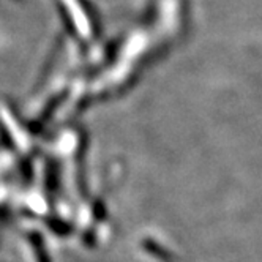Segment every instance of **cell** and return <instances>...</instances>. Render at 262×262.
<instances>
[{
    "label": "cell",
    "instance_id": "6da1fadb",
    "mask_svg": "<svg viewBox=\"0 0 262 262\" xmlns=\"http://www.w3.org/2000/svg\"><path fill=\"white\" fill-rule=\"evenodd\" d=\"M62 16L68 24V29L74 35L85 38V36L95 33L93 29V17L85 0H59Z\"/></svg>",
    "mask_w": 262,
    "mask_h": 262
},
{
    "label": "cell",
    "instance_id": "7a4b0ae2",
    "mask_svg": "<svg viewBox=\"0 0 262 262\" xmlns=\"http://www.w3.org/2000/svg\"><path fill=\"white\" fill-rule=\"evenodd\" d=\"M0 129H2L5 139L11 147L24 154L30 150V139L27 131L24 129L21 122L17 120L8 101H0Z\"/></svg>",
    "mask_w": 262,
    "mask_h": 262
}]
</instances>
